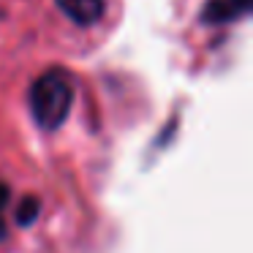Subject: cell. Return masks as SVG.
Listing matches in <instances>:
<instances>
[{"label": "cell", "instance_id": "6da1fadb", "mask_svg": "<svg viewBox=\"0 0 253 253\" xmlns=\"http://www.w3.org/2000/svg\"><path fill=\"white\" fill-rule=\"evenodd\" d=\"M30 115L41 131H57L68 120L74 106V79L63 68H49L36 82L28 93Z\"/></svg>", "mask_w": 253, "mask_h": 253}, {"label": "cell", "instance_id": "7a4b0ae2", "mask_svg": "<svg viewBox=\"0 0 253 253\" xmlns=\"http://www.w3.org/2000/svg\"><path fill=\"white\" fill-rule=\"evenodd\" d=\"M55 3L79 28H93L106 14V0H55Z\"/></svg>", "mask_w": 253, "mask_h": 253}, {"label": "cell", "instance_id": "3957f363", "mask_svg": "<svg viewBox=\"0 0 253 253\" xmlns=\"http://www.w3.org/2000/svg\"><path fill=\"white\" fill-rule=\"evenodd\" d=\"M251 11V0H210L202 11V22L207 25H226L245 17Z\"/></svg>", "mask_w": 253, "mask_h": 253}, {"label": "cell", "instance_id": "277c9868", "mask_svg": "<svg viewBox=\"0 0 253 253\" xmlns=\"http://www.w3.org/2000/svg\"><path fill=\"white\" fill-rule=\"evenodd\" d=\"M39 212H41L39 196H22V199H19V204H17V210H14V215H17V223H19V226L36 223Z\"/></svg>", "mask_w": 253, "mask_h": 253}, {"label": "cell", "instance_id": "5b68a950", "mask_svg": "<svg viewBox=\"0 0 253 253\" xmlns=\"http://www.w3.org/2000/svg\"><path fill=\"white\" fill-rule=\"evenodd\" d=\"M8 202H11V188H8L6 182H0V242L8 237V226H6V218H3Z\"/></svg>", "mask_w": 253, "mask_h": 253}]
</instances>
